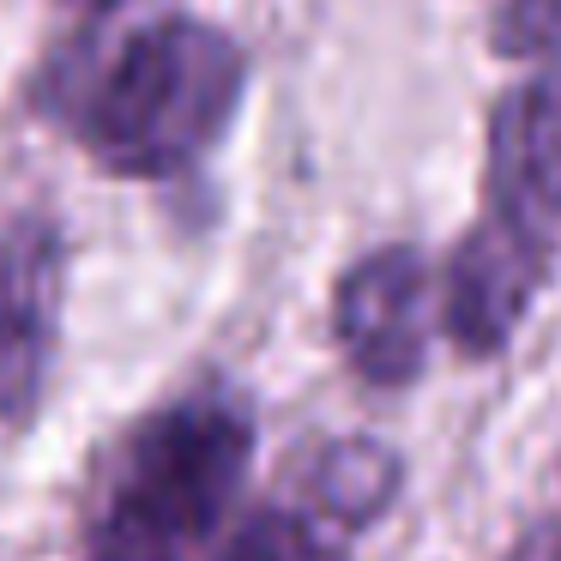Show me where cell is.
Returning a JSON list of instances; mask_svg holds the SVG:
<instances>
[{
	"label": "cell",
	"instance_id": "cell-1",
	"mask_svg": "<svg viewBox=\"0 0 561 561\" xmlns=\"http://www.w3.org/2000/svg\"><path fill=\"white\" fill-rule=\"evenodd\" d=\"M254 465V416L224 387L187 392L127 435L91 513V561H211Z\"/></svg>",
	"mask_w": 561,
	"mask_h": 561
},
{
	"label": "cell",
	"instance_id": "cell-2",
	"mask_svg": "<svg viewBox=\"0 0 561 561\" xmlns=\"http://www.w3.org/2000/svg\"><path fill=\"white\" fill-rule=\"evenodd\" d=\"M248 61L206 19H158L115 49L79 103L91 163L127 182L182 175L218 146L242 103Z\"/></svg>",
	"mask_w": 561,
	"mask_h": 561
},
{
	"label": "cell",
	"instance_id": "cell-3",
	"mask_svg": "<svg viewBox=\"0 0 561 561\" xmlns=\"http://www.w3.org/2000/svg\"><path fill=\"white\" fill-rule=\"evenodd\" d=\"M428 260L411 242L363 254L332 290L339 351L368 387H411L428 363Z\"/></svg>",
	"mask_w": 561,
	"mask_h": 561
},
{
	"label": "cell",
	"instance_id": "cell-4",
	"mask_svg": "<svg viewBox=\"0 0 561 561\" xmlns=\"http://www.w3.org/2000/svg\"><path fill=\"white\" fill-rule=\"evenodd\" d=\"M483 218H501L543 242L561 224V67L513 85L489 115Z\"/></svg>",
	"mask_w": 561,
	"mask_h": 561
},
{
	"label": "cell",
	"instance_id": "cell-5",
	"mask_svg": "<svg viewBox=\"0 0 561 561\" xmlns=\"http://www.w3.org/2000/svg\"><path fill=\"white\" fill-rule=\"evenodd\" d=\"M549 278V242L525 236L501 218H477L465 230V242L453 248L447 290H440V320L447 339L459 344V356L483 363L519 332V320L531 314L537 290Z\"/></svg>",
	"mask_w": 561,
	"mask_h": 561
},
{
	"label": "cell",
	"instance_id": "cell-6",
	"mask_svg": "<svg viewBox=\"0 0 561 561\" xmlns=\"http://www.w3.org/2000/svg\"><path fill=\"white\" fill-rule=\"evenodd\" d=\"M61 320V230L19 218L0 236V423H31Z\"/></svg>",
	"mask_w": 561,
	"mask_h": 561
},
{
	"label": "cell",
	"instance_id": "cell-7",
	"mask_svg": "<svg viewBox=\"0 0 561 561\" xmlns=\"http://www.w3.org/2000/svg\"><path fill=\"white\" fill-rule=\"evenodd\" d=\"M308 495H314L320 519L332 525H368L387 513V501L399 495V459H392L380 440H332L320 447L314 477H308Z\"/></svg>",
	"mask_w": 561,
	"mask_h": 561
},
{
	"label": "cell",
	"instance_id": "cell-8",
	"mask_svg": "<svg viewBox=\"0 0 561 561\" xmlns=\"http://www.w3.org/2000/svg\"><path fill=\"white\" fill-rule=\"evenodd\" d=\"M211 561H344V556L327 543V531L314 519L284 513V507H260V513H242L224 531Z\"/></svg>",
	"mask_w": 561,
	"mask_h": 561
},
{
	"label": "cell",
	"instance_id": "cell-9",
	"mask_svg": "<svg viewBox=\"0 0 561 561\" xmlns=\"http://www.w3.org/2000/svg\"><path fill=\"white\" fill-rule=\"evenodd\" d=\"M489 43H495V55H513V61L556 55L561 49V0H501Z\"/></svg>",
	"mask_w": 561,
	"mask_h": 561
},
{
	"label": "cell",
	"instance_id": "cell-10",
	"mask_svg": "<svg viewBox=\"0 0 561 561\" xmlns=\"http://www.w3.org/2000/svg\"><path fill=\"white\" fill-rule=\"evenodd\" d=\"M507 561H561V531H556V525H543V531H531V537H525V543L513 549Z\"/></svg>",
	"mask_w": 561,
	"mask_h": 561
},
{
	"label": "cell",
	"instance_id": "cell-11",
	"mask_svg": "<svg viewBox=\"0 0 561 561\" xmlns=\"http://www.w3.org/2000/svg\"><path fill=\"white\" fill-rule=\"evenodd\" d=\"M73 7H110V0H73Z\"/></svg>",
	"mask_w": 561,
	"mask_h": 561
}]
</instances>
